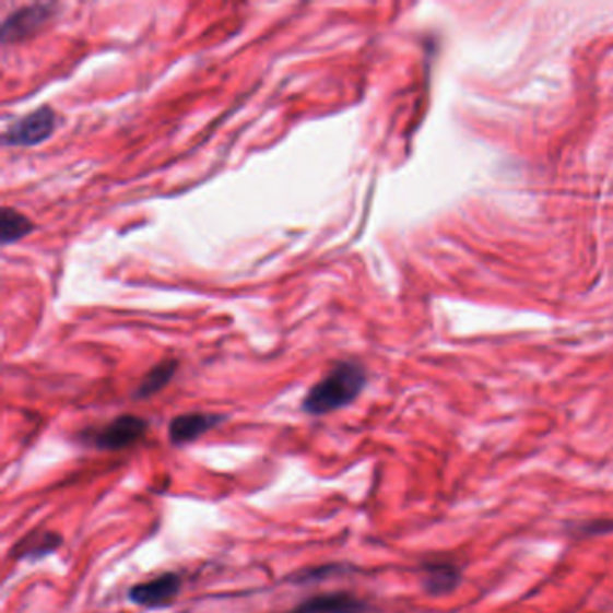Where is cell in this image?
<instances>
[{
    "label": "cell",
    "instance_id": "obj_4",
    "mask_svg": "<svg viewBox=\"0 0 613 613\" xmlns=\"http://www.w3.org/2000/svg\"><path fill=\"white\" fill-rule=\"evenodd\" d=\"M184 579L178 573H163L157 578L133 585L128 599L142 609H163L172 604L182 590Z\"/></svg>",
    "mask_w": 613,
    "mask_h": 613
},
{
    "label": "cell",
    "instance_id": "obj_2",
    "mask_svg": "<svg viewBox=\"0 0 613 613\" xmlns=\"http://www.w3.org/2000/svg\"><path fill=\"white\" fill-rule=\"evenodd\" d=\"M148 421L133 414H122L116 420L108 421L107 425L94 428L83 434V441L99 451H121L130 446L138 445L146 436Z\"/></svg>",
    "mask_w": 613,
    "mask_h": 613
},
{
    "label": "cell",
    "instance_id": "obj_8",
    "mask_svg": "<svg viewBox=\"0 0 613 613\" xmlns=\"http://www.w3.org/2000/svg\"><path fill=\"white\" fill-rule=\"evenodd\" d=\"M63 545V537L47 529H35L22 538L11 549V557L16 562H38L56 553Z\"/></svg>",
    "mask_w": 613,
    "mask_h": 613
},
{
    "label": "cell",
    "instance_id": "obj_12",
    "mask_svg": "<svg viewBox=\"0 0 613 613\" xmlns=\"http://www.w3.org/2000/svg\"><path fill=\"white\" fill-rule=\"evenodd\" d=\"M347 573V568L339 563H330V565H322V567L306 568L299 573L292 574L290 581L294 585L315 583L320 579L331 578V576H339V574Z\"/></svg>",
    "mask_w": 613,
    "mask_h": 613
},
{
    "label": "cell",
    "instance_id": "obj_3",
    "mask_svg": "<svg viewBox=\"0 0 613 613\" xmlns=\"http://www.w3.org/2000/svg\"><path fill=\"white\" fill-rule=\"evenodd\" d=\"M55 128L56 114L52 108H36L19 121L13 122L2 135V142L5 146H36L51 138Z\"/></svg>",
    "mask_w": 613,
    "mask_h": 613
},
{
    "label": "cell",
    "instance_id": "obj_6",
    "mask_svg": "<svg viewBox=\"0 0 613 613\" xmlns=\"http://www.w3.org/2000/svg\"><path fill=\"white\" fill-rule=\"evenodd\" d=\"M286 613H370V604L355 593L337 590L311 596Z\"/></svg>",
    "mask_w": 613,
    "mask_h": 613
},
{
    "label": "cell",
    "instance_id": "obj_7",
    "mask_svg": "<svg viewBox=\"0 0 613 613\" xmlns=\"http://www.w3.org/2000/svg\"><path fill=\"white\" fill-rule=\"evenodd\" d=\"M55 10L56 4H33L15 11L13 15L5 19L2 26V42L10 44V42L24 40L35 31L40 30L51 19Z\"/></svg>",
    "mask_w": 613,
    "mask_h": 613
},
{
    "label": "cell",
    "instance_id": "obj_1",
    "mask_svg": "<svg viewBox=\"0 0 613 613\" xmlns=\"http://www.w3.org/2000/svg\"><path fill=\"white\" fill-rule=\"evenodd\" d=\"M367 386V373L358 362H339L306 392L300 409L309 416H326L350 406Z\"/></svg>",
    "mask_w": 613,
    "mask_h": 613
},
{
    "label": "cell",
    "instance_id": "obj_5",
    "mask_svg": "<svg viewBox=\"0 0 613 613\" xmlns=\"http://www.w3.org/2000/svg\"><path fill=\"white\" fill-rule=\"evenodd\" d=\"M227 420L225 414L213 412H188L173 417L167 425V439L173 446H186L198 441L208 432L213 431L220 423Z\"/></svg>",
    "mask_w": 613,
    "mask_h": 613
},
{
    "label": "cell",
    "instance_id": "obj_10",
    "mask_svg": "<svg viewBox=\"0 0 613 613\" xmlns=\"http://www.w3.org/2000/svg\"><path fill=\"white\" fill-rule=\"evenodd\" d=\"M177 369V361H166L155 365V367L148 370L144 378H142L141 384H139L138 389H135V398H138V400H146V398H152L153 394L161 392V390L173 380V376H175Z\"/></svg>",
    "mask_w": 613,
    "mask_h": 613
},
{
    "label": "cell",
    "instance_id": "obj_9",
    "mask_svg": "<svg viewBox=\"0 0 613 613\" xmlns=\"http://www.w3.org/2000/svg\"><path fill=\"white\" fill-rule=\"evenodd\" d=\"M421 574H423V587L432 596H443L453 590L461 581V570L448 559H426L421 563Z\"/></svg>",
    "mask_w": 613,
    "mask_h": 613
},
{
    "label": "cell",
    "instance_id": "obj_11",
    "mask_svg": "<svg viewBox=\"0 0 613 613\" xmlns=\"http://www.w3.org/2000/svg\"><path fill=\"white\" fill-rule=\"evenodd\" d=\"M35 228L26 214L13 208L2 209L0 214V241L2 245L16 244Z\"/></svg>",
    "mask_w": 613,
    "mask_h": 613
}]
</instances>
